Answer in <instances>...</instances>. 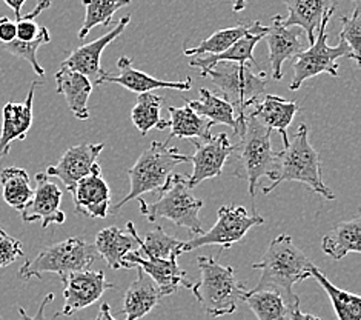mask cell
Masks as SVG:
<instances>
[{
  "label": "cell",
  "instance_id": "obj_1",
  "mask_svg": "<svg viewBox=\"0 0 361 320\" xmlns=\"http://www.w3.org/2000/svg\"><path fill=\"white\" fill-rule=\"evenodd\" d=\"M305 253L294 245L289 235L275 237L254 270L262 273L257 288H274L283 294L290 307L300 305V297L294 291V285L311 278V266Z\"/></svg>",
  "mask_w": 361,
  "mask_h": 320
},
{
  "label": "cell",
  "instance_id": "obj_2",
  "mask_svg": "<svg viewBox=\"0 0 361 320\" xmlns=\"http://www.w3.org/2000/svg\"><path fill=\"white\" fill-rule=\"evenodd\" d=\"M272 129L262 125L247 111L245 126L238 137L237 145H232V176L247 182V191L255 201V189L263 177L272 180L277 153L271 143Z\"/></svg>",
  "mask_w": 361,
  "mask_h": 320
},
{
  "label": "cell",
  "instance_id": "obj_3",
  "mask_svg": "<svg viewBox=\"0 0 361 320\" xmlns=\"http://www.w3.org/2000/svg\"><path fill=\"white\" fill-rule=\"evenodd\" d=\"M307 136V125L300 124L294 137L289 139L285 148L277 153L274 177L271 185L262 188L263 194H269L283 182H300V184L309 186L311 191L334 201L335 194L332 189L324 185L320 158H318L317 150L309 143Z\"/></svg>",
  "mask_w": 361,
  "mask_h": 320
},
{
  "label": "cell",
  "instance_id": "obj_4",
  "mask_svg": "<svg viewBox=\"0 0 361 320\" xmlns=\"http://www.w3.org/2000/svg\"><path fill=\"white\" fill-rule=\"evenodd\" d=\"M137 201H139L140 213L151 223L159 219H166L176 223L177 227L188 228L195 236L203 232L199 218L203 201L192 194V188L189 186L186 176L173 172L165 186L159 191L157 202L148 203L143 197H139Z\"/></svg>",
  "mask_w": 361,
  "mask_h": 320
},
{
  "label": "cell",
  "instance_id": "obj_5",
  "mask_svg": "<svg viewBox=\"0 0 361 320\" xmlns=\"http://www.w3.org/2000/svg\"><path fill=\"white\" fill-rule=\"evenodd\" d=\"M200 270V282L192 285L195 299L211 317H223L237 309V302L247 290L235 280L234 268L223 266L217 257L200 256L197 259Z\"/></svg>",
  "mask_w": 361,
  "mask_h": 320
},
{
  "label": "cell",
  "instance_id": "obj_6",
  "mask_svg": "<svg viewBox=\"0 0 361 320\" xmlns=\"http://www.w3.org/2000/svg\"><path fill=\"white\" fill-rule=\"evenodd\" d=\"M182 163H189V155L180 154L177 146H168L165 142H152L140 154L135 165L128 170V177L131 182L130 193L113 210H109V213L116 214L128 202L135 201L145 193H159L173 171Z\"/></svg>",
  "mask_w": 361,
  "mask_h": 320
},
{
  "label": "cell",
  "instance_id": "obj_7",
  "mask_svg": "<svg viewBox=\"0 0 361 320\" xmlns=\"http://www.w3.org/2000/svg\"><path fill=\"white\" fill-rule=\"evenodd\" d=\"M211 77L225 100H228L237 116V133L245 126V119L252 103L259 99L268 86V76L264 71L255 74L247 64L223 62L204 74Z\"/></svg>",
  "mask_w": 361,
  "mask_h": 320
},
{
  "label": "cell",
  "instance_id": "obj_8",
  "mask_svg": "<svg viewBox=\"0 0 361 320\" xmlns=\"http://www.w3.org/2000/svg\"><path fill=\"white\" fill-rule=\"evenodd\" d=\"M99 259L96 247L82 239L70 237L44 248L36 257L25 262L20 266L19 275L23 280H30L32 278L42 279V274L45 273H54L62 280L70 273L90 270Z\"/></svg>",
  "mask_w": 361,
  "mask_h": 320
},
{
  "label": "cell",
  "instance_id": "obj_9",
  "mask_svg": "<svg viewBox=\"0 0 361 320\" xmlns=\"http://www.w3.org/2000/svg\"><path fill=\"white\" fill-rule=\"evenodd\" d=\"M334 16V11H329L324 16L320 27L315 34V40L312 45H309L302 53L294 57L292 62V68H294V79L290 82L289 90L297 91L300 86L303 85L307 79H312L315 76H320L323 73L329 74L332 77L338 76V59L346 57L354 60V54H352L350 48L345 42L340 39L337 47H331L328 43V23L331 17Z\"/></svg>",
  "mask_w": 361,
  "mask_h": 320
},
{
  "label": "cell",
  "instance_id": "obj_10",
  "mask_svg": "<svg viewBox=\"0 0 361 320\" xmlns=\"http://www.w3.org/2000/svg\"><path fill=\"white\" fill-rule=\"evenodd\" d=\"M263 223L264 219L262 215L249 214L245 206L223 205L217 211V222L209 231H203L202 235L185 242L186 253L208 245H220L223 249H228L238 244L249 230Z\"/></svg>",
  "mask_w": 361,
  "mask_h": 320
},
{
  "label": "cell",
  "instance_id": "obj_11",
  "mask_svg": "<svg viewBox=\"0 0 361 320\" xmlns=\"http://www.w3.org/2000/svg\"><path fill=\"white\" fill-rule=\"evenodd\" d=\"M62 282L65 285L63 288L65 305L62 311H60L59 314H56V317L73 316L74 313H77V311L96 304L105 291L117 288L116 283L108 282L105 279V273L91 271V270L70 273L68 275H65Z\"/></svg>",
  "mask_w": 361,
  "mask_h": 320
},
{
  "label": "cell",
  "instance_id": "obj_12",
  "mask_svg": "<svg viewBox=\"0 0 361 320\" xmlns=\"http://www.w3.org/2000/svg\"><path fill=\"white\" fill-rule=\"evenodd\" d=\"M105 148L103 143H80L68 148L56 165L47 168V176L62 180L68 191L75 186L79 180L88 177L96 171H102L97 159Z\"/></svg>",
  "mask_w": 361,
  "mask_h": 320
},
{
  "label": "cell",
  "instance_id": "obj_13",
  "mask_svg": "<svg viewBox=\"0 0 361 320\" xmlns=\"http://www.w3.org/2000/svg\"><path fill=\"white\" fill-rule=\"evenodd\" d=\"M63 193L62 189L49 180L47 172L36 174V189H32V197L28 205L20 211L22 220L25 223L42 222V228H48L49 225H63L66 214L60 210Z\"/></svg>",
  "mask_w": 361,
  "mask_h": 320
},
{
  "label": "cell",
  "instance_id": "obj_14",
  "mask_svg": "<svg viewBox=\"0 0 361 320\" xmlns=\"http://www.w3.org/2000/svg\"><path fill=\"white\" fill-rule=\"evenodd\" d=\"M195 154L189 155V162L194 165L191 177L188 184L191 188L200 185L206 179L221 176L229 155L232 153V143L225 133L211 136L208 141H192Z\"/></svg>",
  "mask_w": 361,
  "mask_h": 320
},
{
  "label": "cell",
  "instance_id": "obj_15",
  "mask_svg": "<svg viewBox=\"0 0 361 320\" xmlns=\"http://www.w3.org/2000/svg\"><path fill=\"white\" fill-rule=\"evenodd\" d=\"M178 257L171 259H154V257H143L139 254V251L128 253L125 257L126 270L131 268H140L146 274L149 275L152 282L156 283L161 297L171 296L178 291V288L191 290L192 283L186 278V273L177 263Z\"/></svg>",
  "mask_w": 361,
  "mask_h": 320
},
{
  "label": "cell",
  "instance_id": "obj_16",
  "mask_svg": "<svg viewBox=\"0 0 361 320\" xmlns=\"http://www.w3.org/2000/svg\"><path fill=\"white\" fill-rule=\"evenodd\" d=\"M281 19L283 17L279 14L274 16L271 19L272 23L268 27V32L263 37L268 43V59L275 81H281L283 64L306 49L302 30L297 27H285Z\"/></svg>",
  "mask_w": 361,
  "mask_h": 320
},
{
  "label": "cell",
  "instance_id": "obj_17",
  "mask_svg": "<svg viewBox=\"0 0 361 320\" xmlns=\"http://www.w3.org/2000/svg\"><path fill=\"white\" fill-rule=\"evenodd\" d=\"M130 22H131L130 14L122 17V19L116 23L114 30H111L109 32L103 34L102 37L96 39L91 43H87V45L75 48L73 53L63 60L62 66L68 68V70H73V71L87 76L90 81L94 79L92 85L97 86L100 77L105 74V71H103V68L100 65V62H102L100 59H102L103 51H105V48L109 45L111 42L116 40L120 34L125 31V28L130 25Z\"/></svg>",
  "mask_w": 361,
  "mask_h": 320
},
{
  "label": "cell",
  "instance_id": "obj_18",
  "mask_svg": "<svg viewBox=\"0 0 361 320\" xmlns=\"http://www.w3.org/2000/svg\"><path fill=\"white\" fill-rule=\"evenodd\" d=\"M74 211L91 219H105L111 210V189L102 171L79 180L71 189Z\"/></svg>",
  "mask_w": 361,
  "mask_h": 320
},
{
  "label": "cell",
  "instance_id": "obj_19",
  "mask_svg": "<svg viewBox=\"0 0 361 320\" xmlns=\"http://www.w3.org/2000/svg\"><path fill=\"white\" fill-rule=\"evenodd\" d=\"M118 74L113 76V74H108L105 73L97 83L102 85L105 82L109 83H117L120 86H123L125 90L135 93V94H142V93H152L154 90H160V88H169V90H177V91H189L192 88V81L185 79V81H180V82H171V81H160L156 79V77H152L149 74H146L143 71L135 70L133 66V60L131 57H126L122 56L118 59Z\"/></svg>",
  "mask_w": 361,
  "mask_h": 320
},
{
  "label": "cell",
  "instance_id": "obj_20",
  "mask_svg": "<svg viewBox=\"0 0 361 320\" xmlns=\"http://www.w3.org/2000/svg\"><path fill=\"white\" fill-rule=\"evenodd\" d=\"M266 32H268V27H264L260 22H254L251 23V30L243 37H240L235 43H232L226 51L216 56H194L189 65L192 68H199L202 77H204V74L212 70L217 64L223 62L255 65L257 62L254 57V48L264 37Z\"/></svg>",
  "mask_w": 361,
  "mask_h": 320
},
{
  "label": "cell",
  "instance_id": "obj_21",
  "mask_svg": "<svg viewBox=\"0 0 361 320\" xmlns=\"http://www.w3.org/2000/svg\"><path fill=\"white\" fill-rule=\"evenodd\" d=\"M39 82H32L27 99L23 103L8 102L2 111V133H0V159L10 153L14 141H25L32 125V103L34 93Z\"/></svg>",
  "mask_w": 361,
  "mask_h": 320
},
{
  "label": "cell",
  "instance_id": "obj_22",
  "mask_svg": "<svg viewBox=\"0 0 361 320\" xmlns=\"http://www.w3.org/2000/svg\"><path fill=\"white\" fill-rule=\"evenodd\" d=\"M96 247L100 257H103L113 270H126L125 257L128 253L139 251V235L133 222L126 223V231L117 227L102 230L96 237Z\"/></svg>",
  "mask_w": 361,
  "mask_h": 320
},
{
  "label": "cell",
  "instance_id": "obj_23",
  "mask_svg": "<svg viewBox=\"0 0 361 320\" xmlns=\"http://www.w3.org/2000/svg\"><path fill=\"white\" fill-rule=\"evenodd\" d=\"M288 17L281 19L285 27H297L306 32L307 43L312 45L315 34L324 16L337 10L338 0H283Z\"/></svg>",
  "mask_w": 361,
  "mask_h": 320
},
{
  "label": "cell",
  "instance_id": "obj_24",
  "mask_svg": "<svg viewBox=\"0 0 361 320\" xmlns=\"http://www.w3.org/2000/svg\"><path fill=\"white\" fill-rule=\"evenodd\" d=\"M298 111L300 107L297 102L286 100L279 96H272V94H266V96H260L252 103V111L249 112H251L262 125L279 131L281 134L283 145H288V128L297 116Z\"/></svg>",
  "mask_w": 361,
  "mask_h": 320
},
{
  "label": "cell",
  "instance_id": "obj_25",
  "mask_svg": "<svg viewBox=\"0 0 361 320\" xmlns=\"http://www.w3.org/2000/svg\"><path fill=\"white\" fill-rule=\"evenodd\" d=\"M56 91L62 94L73 116L79 120L90 119L88 100L92 93V82L87 76L77 71L60 68L56 74Z\"/></svg>",
  "mask_w": 361,
  "mask_h": 320
},
{
  "label": "cell",
  "instance_id": "obj_26",
  "mask_svg": "<svg viewBox=\"0 0 361 320\" xmlns=\"http://www.w3.org/2000/svg\"><path fill=\"white\" fill-rule=\"evenodd\" d=\"M161 294L156 283L140 268H137V279L126 290L123 308L120 313L125 314V320H140L159 305Z\"/></svg>",
  "mask_w": 361,
  "mask_h": 320
},
{
  "label": "cell",
  "instance_id": "obj_27",
  "mask_svg": "<svg viewBox=\"0 0 361 320\" xmlns=\"http://www.w3.org/2000/svg\"><path fill=\"white\" fill-rule=\"evenodd\" d=\"M322 249L334 261H341L349 253L360 254L361 251V219L340 222L322 239Z\"/></svg>",
  "mask_w": 361,
  "mask_h": 320
},
{
  "label": "cell",
  "instance_id": "obj_28",
  "mask_svg": "<svg viewBox=\"0 0 361 320\" xmlns=\"http://www.w3.org/2000/svg\"><path fill=\"white\" fill-rule=\"evenodd\" d=\"M169 120L168 125L171 128L169 137L165 141L168 145L173 139H197L200 141H208L211 139V128L214 126L209 120L199 116L197 112L185 103V107L176 108L169 107Z\"/></svg>",
  "mask_w": 361,
  "mask_h": 320
},
{
  "label": "cell",
  "instance_id": "obj_29",
  "mask_svg": "<svg viewBox=\"0 0 361 320\" xmlns=\"http://www.w3.org/2000/svg\"><path fill=\"white\" fill-rule=\"evenodd\" d=\"M242 300L259 320H283L292 308L283 294L274 288L246 290Z\"/></svg>",
  "mask_w": 361,
  "mask_h": 320
},
{
  "label": "cell",
  "instance_id": "obj_30",
  "mask_svg": "<svg viewBox=\"0 0 361 320\" xmlns=\"http://www.w3.org/2000/svg\"><path fill=\"white\" fill-rule=\"evenodd\" d=\"M199 100H186L197 114L209 120L212 125H226L237 133V116L231 103L206 88H200Z\"/></svg>",
  "mask_w": 361,
  "mask_h": 320
},
{
  "label": "cell",
  "instance_id": "obj_31",
  "mask_svg": "<svg viewBox=\"0 0 361 320\" xmlns=\"http://www.w3.org/2000/svg\"><path fill=\"white\" fill-rule=\"evenodd\" d=\"M2 197L8 206L22 211L32 197V186L27 170L19 167H8L0 171Z\"/></svg>",
  "mask_w": 361,
  "mask_h": 320
},
{
  "label": "cell",
  "instance_id": "obj_32",
  "mask_svg": "<svg viewBox=\"0 0 361 320\" xmlns=\"http://www.w3.org/2000/svg\"><path fill=\"white\" fill-rule=\"evenodd\" d=\"M309 273L329 296L335 316L338 320H361V299L358 294H352L335 287L315 265L311 266Z\"/></svg>",
  "mask_w": 361,
  "mask_h": 320
},
{
  "label": "cell",
  "instance_id": "obj_33",
  "mask_svg": "<svg viewBox=\"0 0 361 320\" xmlns=\"http://www.w3.org/2000/svg\"><path fill=\"white\" fill-rule=\"evenodd\" d=\"M131 0H82L85 6V20L79 31V39H87L92 28L103 25L109 27L113 23L114 14L126 5H130Z\"/></svg>",
  "mask_w": 361,
  "mask_h": 320
},
{
  "label": "cell",
  "instance_id": "obj_34",
  "mask_svg": "<svg viewBox=\"0 0 361 320\" xmlns=\"http://www.w3.org/2000/svg\"><path fill=\"white\" fill-rule=\"evenodd\" d=\"M249 30H251V23H240V25H235V27L220 30L217 32H214L208 39L202 40L199 47L188 48L185 45L183 54L188 57L220 54L223 51H226L232 43H235L240 37H243Z\"/></svg>",
  "mask_w": 361,
  "mask_h": 320
},
{
  "label": "cell",
  "instance_id": "obj_35",
  "mask_svg": "<svg viewBox=\"0 0 361 320\" xmlns=\"http://www.w3.org/2000/svg\"><path fill=\"white\" fill-rule=\"evenodd\" d=\"M139 247L145 257L154 259H171L186 253L185 242L166 235L160 227L149 231L143 240L139 236Z\"/></svg>",
  "mask_w": 361,
  "mask_h": 320
},
{
  "label": "cell",
  "instance_id": "obj_36",
  "mask_svg": "<svg viewBox=\"0 0 361 320\" xmlns=\"http://www.w3.org/2000/svg\"><path fill=\"white\" fill-rule=\"evenodd\" d=\"M163 107V97L152 93H142L137 97L135 105L131 111V120L142 136L149 133V129L157 128L161 122L160 111Z\"/></svg>",
  "mask_w": 361,
  "mask_h": 320
},
{
  "label": "cell",
  "instance_id": "obj_37",
  "mask_svg": "<svg viewBox=\"0 0 361 320\" xmlns=\"http://www.w3.org/2000/svg\"><path fill=\"white\" fill-rule=\"evenodd\" d=\"M51 42V34H49V30L47 27H42L40 28V34L39 36L31 40V42H22V40H13L10 43H5V45H0V48L5 49L6 53H10L19 59H23L25 62H28L31 66L34 73H36L37 76H45V70L42 68V65L37 62V51L40 47L47 45V43Z\"/></svg>",
  "mask_w": 361,
  "mask_h": 320
},
{
  "label": "cell",
  "instance_id": "obj_38",
  "mask_svg": "<svg viewBox=\"0 0 361 320\" xmlns=\"http://www.w3.org/2000/svg\"><path fill=\"white\" fill-rule=\"evenodd\" d=\"M355 6L352 16L341 17L340 39L350 48L357 66L361 64V0H354Z\"/></svg>",
  "mask_w": 361,
  "mask_h": 320
},
{
  "label": "cell",
  "instance_id": "obj_39",
  "mask_svg": "<svg viewBox=\"0 0 361 320\" xmlns=\"http://www.w3.org/2000/svg\"><path fill=\"white\" fill-rule=\"evenodd\" d=\"M23 256L25 251L22 242L8 235L4 228H0V268L10 266Z\"/></svg>",
  "mask_w": 361,
  "mask_h": 320
},
{
  "label": "cell",
  "instance_id": "obj_40",
  "mask_svg": "<svg viewBox=\"0 0 361 320\" xmlns=\"http://www.w3.org/2000/svg\"><path fill=\"white\" fill-rule=\"evenodd\" d=\"M16 28H17V40H22V42H31L36 39L39 34H40V25L34 22L32 19H22L16 20Z\"/></svg>",
  "mask_w": 361,
  "mask_h": 320
},
{
  "label": "cell",
  "instance_id": "obj_41",
  "mask_svg": "<svg viewBox=\"0 0 361 320\" xmlns=\"http://www.w3.org/2000/svg\"><path fill=\"white\" fill-rule=\"evenodd\" d=\"M17 37L16 20H11L10 17H0V45L10 43Z\"/></svg>",
  "mask_w": 361,
  "mask_h": 320
},
{
  "label": "cell",
  "instance_id": "obj_42",
  "mask_svg": "<svg viewBox=\"0 0 361 320\" xmlns=\"http://www.w3.org/2000/svg\"><path fill=\"white\" fill-rule=\"evenodd\" d=\"M53 300H54V294H53V292L47 294L45 299L42 300V304H40V307H39V309H37V314L34 316V317H30V316L27 314V311H25L22 307H19V320H48L47 316H45V309H47V307H48Z\"/></svg>",
  "mask_w": 361,
  "mask_h": 320
},
{
  "label": "cell",
  "instance_id": "obj_43",
  "mask_svg": "<svg viewBox=\"0 0 361 320\" xmlns=\"http://www.w3.org/2000/svg\"><path fill=\"white\" fill-rule=\"evenodd\" d=\"M283 320H323L320 317H317L314 314H306V313H302V309H300V305L297 307H292L288 314L285 316V319Z\"/></svg>",
  "mask_w": 361,
  "mask_h": 320
},
{
  "label": "cell",
  "instance_id": "obj_44",
  "mask_svg": "<svg viewBox=\"0 0 361 320\" xmlns=\"http://www.w3.org/2000/svg\"><path fill=\"white\" fill-rule=\"evenodd\" d=\"M51 2H53V0H37V5L34 6V10L31 13L25 16V19H32L34 20L40 13H44L45 10H48V8L51 6Z\"/></svg>",
  "mask_w": 361,
  "mask_h": 320
},
{
  "label": "cell",
  "instance_id": "obj_45",
  "mask_svg": "<svg viewBox=\"0 0 361 320\" xmlns=\"http://www.w3.org/2000/svg\"><path fill=\"white\" fill-rule=\"evenodd\" d=\"M4 2L8 6H10L13 13L16 14V20L22 19V8H23V5H25V2H27V0H4Z\"/></svg>",
  "mask_w": 361,
  "mask_h": 320
},
{
  "label": "cell",
  "instance_id": "obj_46",
  "mask_svg": "<svg viewBox=\"0 0 361 320\" xmlns=\"http://www.w3.org/2000/svg\"><path fill=\"white\" fill-rule=\"evenodd\" d=\"M96 320H117V319L113 314H111L109 304H106V302H103V304L100 305V311H99Z\"/></svg>",
  "mask_w": 361,
  "mask_h": 320
},
{
  "label": "cell",
  "instance_id": "obj_47",
  "mask_svg": "<svg viewBox=\"0 0 361 320\" xmlns=\"http://www.w3.org/2000/svg\"><path fill=\"white\" fill-rule=\"evenodd\" d=\"M245 8H246V0H234V5H232L234 13H242Z\"/></svg>",
  "mask_w": 361,
  "mask_h": 320
},
{
  "label": "cell",
  "instance_id": "obj_48",
  "mask_svg": "<svg viewBox=\"0 0 361 320\" xmlns=\"http://www.w3.org/2000/svg\"><path fill=\"white\" fill-rule=\"evenodd\" d=\"M0 320H2V319H0Z\"/></svg>",
  "mask_w": 361,
  "mask_h": 320
}]
</instances>
